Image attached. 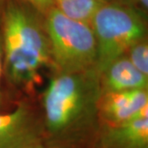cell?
Here are the masks:
<instances>
[{"label": "cell", "instance_id": "13", "mask_svg": "<svg viewBox=\"0 0 148 148\" xmlns=\"http://www.w3.org/2000/svg\"><path fill=\"white\" fill-rule=\"evenodd\" d=\"M27 148H58L56 147H53V146H51V145H49L46 143L45 142H41V143H36V144H34L32 146H30Z\"/></svg>", "mask_w": 148, "mask_h": 148}, {"label": "cell", "instance_id": "6", "mask_svg": "<svg viewBox=\"0 0 148 148\" xmlns=\"http://www.w3.org/2000/svg\"><path fill=\"white\" fill-rule=\"evenodd\" d=\"M97 107L101 123L108 125L148 117V90L101 93Z\"/></svg>", "mask_w": 148, "mask_h": 148}, {"label": "cell", "instance_id": "9", "mask_svg": "<svg viewBox=\"0 0 148 148\" xmlns=\"http://www.w3.org/2000/svg\"><path fill=\"white\" fill-rule=\"evenodd\" d=\"M53 7L65 16L77 21L90 23L101 0H51Z\"/></svg>", "mask_w": 148, "mask_h": 148}, {"label": "cell", "instance_id": "3", "mask_svg": "<svg viewBox=\"0 0 148 148\" xmlns=\"http://www.w3.org/2000/svg\"><path fill=\"white\" fill-rule=\"evenodd\" d=\"M90 24L96 41L95 69L99 73L117 58L125 55L134 43L147 37L144 12L132 4L103 2Z\"/></svg>", "mask_w": 148, "mask_h": 148}, {"label": "cell", "instance_id": "16", "mask_svg": "<svg viewBox=\"0 0 148 148\" xmlns=\"http://www.w3.org/2000/svg\"><path fill=\"white\" fill-rule=\"evenodd\" d=\"M5 1L6 0H0V25H1V20H2V16H3V12Z\"/></svg>", "mask_w": 148, "mask_h": 148}, {"label": "cell", "instance_id": "14", "mask_svg": "<svg viewBox=\"0 0 148 148\" xmlns=\"http://www.w3.org/2000/svg\"><path fill=\"white\" fill-rule=\"evenodd\" d=\"M136 3H138L142 8L143 12H147L148 8V0H136Z\"/></svg>", "mask_w": 148, "mask_h": 148}, {"label": "cell", "instance_id": "1", "mask_svg": "<svg viewBox=\"0 0 148 148\" xmlns=\"http://www.w3.org/2000/svg\"><path fill=\"white\" fill-rule=\"evenodd\" d=\"M100 74L95 69L54 73L41 97L44 142L58 148L94 143L101 126Z\"/></svg>", "mask_w": 148, "mask_h": 148}, {"label": "cell", "instance_id": "10", "mask_svg": "<svg viewBox=\"0 0 148 148\" xmlns=\"http://www.w3.org/2000/svg\"><path fill=\"white\" fill-rule=\"evenodd\" d=\"M125 56L139 72L148 77L147 37L134 43L127 49Z\"/></svg>", "mask_w": 148, "mask_h": 148}, {"label": "cell", "instance_id": "7", "mask_svg": "<svg viewBox=\"0 0 148 148\" xmlns=\"http://www.w3.org/2000/svg\"><path fill=\"white\" fill-rule=\"evenodd\" d=\"M94 148H148V117L117 125L101 123Z\"/></svg>", "mask_w": 148, "mask_h": 148}, {"label": "cell", "instance_id": "5", "mask_svg": "<svg viewBox=\"0 0 148 148\" xmlns=\"http://www.w3.org/2000/svg\"><path fill=\"white\" fill-rule=\"evenodd\" d=\"M44 142L41 110L28 98L0 112V148H27Z\"/></svg>", "mask_w": 148, "mask_h": 148}, {"label": "cell", "instance_id": "4", "mask_svg": "<svg viewBox=\"0 0 148 148\" xmlns=\"http://www.w3.org/2000/svg\"><path fill=\"white\" fill-rule=\"evenodd\" d=\"M54 73H79L95 69L97 49L90 23L65 16L52 7L42 15Z\"/></svg>", "mask_w": 148, "mask_h": 148}, {"label": "cell", "instance_id": "11", "mask_svg": "<svg viewBox=\"0 0 148 148\" xmlns=\"http://www.w3.org/2000/svg\"><path fill=\"white\" fill-rule=\"evenodd\" d=\"M18 1L31 6L32 8H34L41 15H44L50 8L53 6L51 0H18Z\"/></svg>", "mask_w": 148, "mask_h": 148}, {"label": "cell", "instance_id": "2", "mask_svg": "<svg viewBox=\"0 0 148 148\" xmlns=\"http://www.w3.org/2000/svg\"><path fill=\"white\" fill-rule=\"evenodd\" d=\"M3 77L12 88L33 93L42 72H54L43 16L18 0H6L0 25Z\"/></svg>", "mask_w": 148, "mask_h": 148}, {"label": "cell", "instance_id": "8", "mask_svg": "<svg viewBox=\"0 0 148 148\" xmlns=\"http://www.w3.org/2000/svg\"><path fill=\"white\" fill-rule=\"evenodd\" d=\"M101 93L148 90V77L139 72L123 55L100 73Z\"/></svg>", "mask_w": 148, "mask_h": 148}, {"label": "cell", "instance_id": "15", "mask_svg": "<svg viewBox=\"0 0 148 148\" xmlns=\"http://www.w3.org/2000/svg\"><path fill=\"white\" fill-rule=\"evenodd\" d=\"M103 2H117V3H123L136 6V0H101Z\"/></svg>", "mask_w": 148, "mask_h": 148}, {"label": "cell", "instance_id": "12", "mask_svg": "<svg viewBox=\"0 0 148 148\" xmlns=\"http://www.w3.org/2000/svg\"><path fill=\"white\" fill-rule=\"evenodd\" d=\"M3 77V43L2 36L0 32V109L3 106V94L2 91V78Z\"/></svg>", "mask_w": 148, "mask_h": 148}]
</instances>
